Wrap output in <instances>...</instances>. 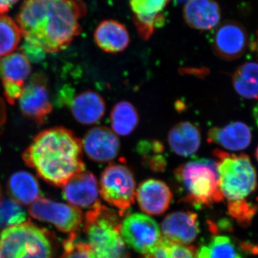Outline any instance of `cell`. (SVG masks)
<instances>
[{
  "label": "cell",
  "mask_w": 258,
  "mask_h": 258,
  "mask_svg": "<svg viewBox=\"0 0 258 258\" xmlns=\"http://www.w3.org/2000/svg\"><path fill=\"white\" fill-rule=\"evenodd\" d=\"M86 13L82 0H25L16 23L25 42L50 53L67 48L79 36Z\"/></svg>",
  "instance_id": "6da1fadb"
},
{
  "label": "cell",
  "mask_w": 258,
  "mask_h": 258,
  "mask_svg": "<svg viewBox=\"0 0 258 258\" xmlns=\"http://www.w3.org/2000/svg\"><path fill=\"white\" fill-rule=\"evenodd\" d=\"M23 159L42 179L56 186H63L85 170L82 142L64 127L37 134L23 152Z\"/></svg>",
  "instance_id": "7a4b0ae2"
},
{
  "label": "cell",
  "mask_w": 258,
  "mask_h": 258,
  "mask_svg": "<svg viewBox=\"0 0 258 258\" xmlns=\"http://www.w3.org/2000/svg\"><path fill=\"white\" fill-rule=\"evenodd\" d=\"M174 175L184 191V203L201 208L224 200L215 161L201 159L184 163L176 168Z\"/></svg>",
  "instance_id": "3957f363"
},
{
  "label": "cell",
  "mask_w": 258,
  "mask_h": 258,
  "mask_svg": "<svg viewBox=\"0 0 258 258\" xmlns=\"http://www.w3.org/2000/svg\"><path fill=\"white\" fill-rule=\"evenodd\" d=\"M114 210L97 203L87 212L83 230L96 258H128Z\"/></svg>",
  "instance_id": "277c9868"
},
{
  "label": "cell",
  "mask_w": 258,
  "mask_h": 258,
  "mask_svg": "<svg viewBox=\"0 0 258 258\" xmlns=\"http://www.w3.org/2000/svg\"><path fill=\"white\" fill-rule=\"evenodd\" d=\"M219 184L228 203L242 201L253 193L257 186V173L248 156L231 154L216 149Z\"/></svg>",
  "instance_id": "5b68a950"
},
{
  "label": "cell",
  "mask_w": 258,
  "mask_h": 258,
  "mask_svg": "<svg viewBox=\"0 0 258 258\" xmlns=\"http://www.w3.org/2000/svg\"><path fill=\"white\" fill-rule=\"evenodd\" d=\"M50 234L25 222L0 232V258H52Z\"/></svg>",
  "instance_id": "8992f818"
},
{
  "label": "cell",
  "mask_w": 258,
  "mask_h": 258,
  "mask_svg": "<svg viewBox=\"0 0 258 258\" xmlns=\"http://www.w3.org/2000/svg\"><path fill=\"white\" fill-rule=\"evenodd\" d=\"M102 198L119 211L120 216L135 203L136 181L125 164H112L103 171L100 179Z\"/></svg>",
  "instance_id": "52a82bcc"
},
{
  "label": "cell",
  "mask_w": 258,
  "mask_h": 258,
  "mask_svg": "<svg viewBox=\"0 0 258 258\" xmlns=\"http://www.w3.org/2000/svg\"><path fill=\"white\" fill-rule=\"evenodd\" d=\"M120 235L129 247L144 254L154 250L162 238L157 222L139 213L125 217L120 226Z\"/></svg>",
  "instance_id": "ba28073f"
},
{
  "label": "cell",
  "mask_w": 258,
  "mask_h": 258,
  "mask_svg": "<svg viewBox=\"0 0 258 258\" xmlns=\"http://www.w3.org/2000/svg\"><path fill=\"white\" fill-rule=\"evenodd\" d=\"M29 213L33 218L52 224L70 235L76 233L83 222V215L79 208L46 198L37 199L30 205Z\"/></svg>",
  "instance_id": "9c48e42d"
},
{
  "label": "cell",
  "mask_w": 258,
  "mask_h": 258,
  "mask_svg": "<svg viewBox=\"0 0 258 258\" xmlns=\"http://www.w3.org/2000/svg\"><path fill=\"white\" fill-rule=\"evenodd\" d=\"M46 83L44 75H34L19 98L20 111L37 124H42L52 110Z\"/></svg>",
  "instance_id": "30bf717a"
},
{
  "label": "cell",
  "mask_w": 258,
  "mask_h": 258,
  "mask_svg": "<svg viewBox=\"0 0 258 258\" xmlns=\"http://www.w3.org/2000/svg\"><path fill=\"white\" fill-rule=\"evenodd\" d=\"M248 45L247 30L235 21L219 25L212 38V49L220 58L234 60L243 55Z\"/></svg>",
  "instance_id": "8fae6325"
},
{
  "label": "cell",
  "mask_w": 258,
  "mask_h": 258,
  "mask_svg": "<svg viewBox=\"0 0 258 258\" xmlns=\"http://www.w3.org/2000/svg\"><path fill=\"white\" fill-rule=\"evenodd\" d=\"M170 0H130L133 21L139 37L149 40L165 22L164 11Z\"/></svg>",
  "instance_id": "7c38bea8"
},
{
  "label": "cell",
  "mask_w": 258,
  "mask_h": 258,
  "mask_svg": "<svg viewBox=\"0 0 258 258\" xmlns=\"http://www.w3.org/2000/svg\"><path fill=\"white\" fill-rule=\"evenodd\" d=\"M83 150L91 160L109 162L118 155L120 142L116 134L106 126L90 129L82 142Z\"/></svg>",
  "instance_id": "4fadbf2b"
},
{
  "label": "cell",
  "mask_w": 258,
  "mask_h": 258,
  "mask_svg": "<svg viewBox=\"0 0 258 258\" xmlns=\"http://www.w3.org/2000/svg\"><path fill=\"white\" fill-rule=\"evenodd\" d=\"M164 238L174 243L189 244L200 233L198 217L189 211L169 214L161 223Z\"/></svg>",
  "instance_id": "5bb4252c"
},
{
  "label": "cell",
  "mask_w": 258,
  "mask_h": 258,
  "mask_svg": "<svg viewBox=\"0 0 258 258\" xmlns=\"http://www.w3.org/2000/svg\"><path fill=\"white\" fill-rule=\"evenodd\" d=\"M98 196V182L91 171L76 174L63 186L64 200L77 208H92L100 203Z\"/></svg>",
  "instance_id": "9a60e30c"
},
{
  "label": "cell",
  "mask_w": 258,
  "mask_h": 258,
  "mask_svg": "<svg viewBox=\"0 0 258 258\" xmlns=\"http://www.w3.org/2000/svg\"><path fill=\"white\" fill-rule=\"evenodd\" d=\"M136 197L142 211L149 215H159L169 209L173 195L165 182L150 179L139 184Z\"/></svg>",
  "instance_id": "2e32d148"
},
{
  "label": "cell",
  "mask_w": 258,
  "mask_h": 258,
  "mask_svg": "<svg viewBox=\"0 0 258 258\" xmlns=\"http://www.w3.org/2000/svg\"><path fill=\"white\" fill-rule=\"evenodd\" d=\"M183 17L190 28L208 31L220 23L221 10L215 0H187L183 10Z\"/></svg>",
  "instance_id": "e0dca14e"
},
{
  "label": "cell",
  "mask_w": 258,
  "mask_h": 258,
  "mask_svg": "<svg viewBox=\"0 0 258 258\" xmlns=\"http://www.w3.org/2000/svg\"><path fill=\"white\" fill-rule=\"evenodd\" d=\"M252 133L247 124L232 122L222 127H213L209 131L208 142L230 151L244 150L249 147Z\"/></svg>",
  "instance_id": "ac0fdd59"
},
{
  "label": "cell",
  "mask_w": 258,
  "mask_h": 258,
  "mask_svg": "<svg viewBox=\"0 0 258 258\" xmlns=\"http://www.w3.org/2000/svg\"><path fill=\"white\" fill-rule=\"evenodd\" d=\"M93 37L99 48L112 54L123 52L130 42L127 28L115 20H105L98 24Z\"/></svg>",
  "instance_id": "d6986e66"
},
{
  "label": "cell",
  "mask_w": 258,
  "mask_h": 258,
  "mask_svg": "<svg viewBox=\"0 0 258 258\" xmlns=\"http://www.w3.org/2000/svg\"><path fill=\"white\" fill-rule=\"evenodd\" d=\"M31 71L30 60L22 52H13L0 58V79L3 88L23 89Z\"/></svg>",
  "instance_id": "ffe728a7"
},
{
  "label": "cell",
  "mask_w": 258,
  "mask_h": 258,
  "mask_svg": "<svg viewBox=\"0 0 258 258\" xmlns=\"http://www.w3.org/2000/svg\"><path fill=\"white\" fill-rule=\"evenodd\" d=\"M74 118L83 125L98 123L106 112V103L99 93L86 91L75 97L71 103Z\"/></svg>",
  "instance_id": "44dd1931"
},
{
  "label": "cell",
  "mask_w": 258,
  "mask_h": 258,
  "mask_svg": "<svg viewBox=\"0 0 258 258\" xmlns=\"http://www.w3.org/2000/svg\"><path fill=\"white\" fill-rule=\"evenodd\" d=\"M168 143L177 155L187 157L197 153L201 146L200 128L189 121H181L170 129Z\"/></svg>",
  "instance_id": "7402d4cb"
},
{
  "label": "cell",
  "mask_w": 258,
  "mask_h": 258,
  "mask_svg": "<svg viewBox=\"0 0 258 258\" xmlns=\"http://www.w3.org/2000/svg\"><path fill=\"white\" fill-rule=\"evenodd\" d=\"M8 191L12 198L18 203L32 205L40 198L38 181L28 171H17L8 180Z\"/></svg>",
  "instance_id": "603a6c76"
},
{
  "label": "cell",
  "mask_w": 258,
  "mask_h": 258,
  "mask_svg": "<svg viewBox=\"0 0 258 258\" xmlns=\"http://www.w3.org/2000/svg\"><path fill=\"white\" fill-rule=\"evenodd\" d=\"M232 84L242 98L257 99L258 62H244L239 66L232 75Z\"/></svg>",
  "instance_id": "cb8c5ba5"
},
{
  "label": "cell",
  "mask_w": 258,
  "mask_h": 258,
  "mask_svg": "<svg viewBox=\"0 0 258 258\" xmlns=\"http://www.w3.org/2000/svg\"><path fill=\"white\" fill-rule=\"evenodd\" d=\"M110 119L113 132L125 137L137 128L139 122V113L132 103L121 101L112 108Z\"/></svg>",
  "instance_id": "d4e9b609"
},
{
  "label": "cell",
  "mask_w": 258,
  "mask_h": 258,
  "mask_svg": "<svg viewBox=\"0 0 258 258\" xmlns=\"http://www.w3.org/2000/svg\"><path fill=\"white\" fill-rule=\"evenodd\" d=\"M198 258H243L240 249L230 237L225 235L214 237L198 252Z\"/></svg>",
  "instance_id": "484cf974"
},
{
  "label": "cell",
  "mask_w": 258,
  "mask_h": 258,
  "mask_svg": "<svg viewBox=\"0 0 258 258\" xmlns=\"http://www.w3.org/2000/svg\"><path fill=\"white\" fill-rule=\"evenodd\" d=\"M22 33L16 21L0 15V57L13 53L21 41Z\"/></svg>",
  "instance_id": "4316f807"
},
{
  "label": "cell",
  "mask_w": 258,
  "mask_h": 258,
  "mask_svg": "<svg viewBox=\"0 0 258 258\" xmlns=\"http://www.w3.org/2000/svg\"><path fill=\"white\" fill-rule=\"evenodd\" d=\"M26 222V213L13 199L0 201V227H10Z\"/></svg>",
  "instance_id": "83f0119b"
},
{
  "label": "cell",
  "mask_w": 258,
  "mask_h": 258,
  "mask_svg": "<svg viewBox=\"0 0 258 258\" xmlns=\"http://www.w3.org/2000/svg\"><path fill=\"white\" fill-rule=\"evenodd\" d=\"M70 235L64 242V252L60 258H96L88 242L76 240V233Z\"/></svg>",
  "instance_id": "f1b7e54d"
},
{
  "label": "cell",
  "mask_w": 258,
  "mask_h": 258,
  "mask_svg": "<svg viewBox=\"0 0 258 258\" xmlns=\"http://www.w3.org/2000/svg\"><path fill=\"white\" fill-rule=\"evenodd\" d=\"M258 210V205L249 203L247 200L228 203V211L240 225L250 224Z\"/></svg>",
  "instance_id": "f546056e"
},
{
  "label": "cell",
  "mask_w": 258,
  "mask_h": 258,
  "mask_svg": "<svg viewBox=\"0 0 258 258\" xmlns=\"http://www.w3.org/2000/svg\"><path fill=\"white\" fill-rule=\"evenodd\" d=\"M164 240L167 248L168 258H198V252L192 246L174 243L164 238Z\"/></svg>",
  "instance_id": "4dcf8cb0"
},
{
  "label": "cell",
  "mask_w": 258,
  "mask_h": 258,
  "mask_svg": "<svg viewBox=\"0 0 258 258\" xmlns=\"http://www.w3.org/2000/svg\"><path fill=\"white\" fill-rule=\"evenodd\" d=\"M21 52L28 57L29 60L35 62L41 61L45 55V52L42 49L34 46L25 41L21 47Z\"/></svg>",
  "instance_id": "1f68e13d"
},
{
  "label": "cell",
  "mask_w": 258,
  "mask_h": 258,
  "mask_svg": "<svg viewBox=\"0 0 258 258\" xmlns=\"http://www.w3.org/2000/svg\"><path fill=\"white\" fill-rule=\"evenodd\" d=\"M20 0H0V15H5Z\"/></svg>",
  "instance_id": "d6a6232c"
},
{
  "label": "cell",
  "mask_w": 258,
  "mask_h": 258,
  "mask_svg": "<svg viewBox=\"0 0 258 258\" xmlns=\"http://www.w3.org/2000/svg\"><path fill=\"white\" fill-rule=\"evenodd\" d=\"M6 118V111H5V105L4 101L0 98V125L4 123Z\"/></svg>",
  "instance_id": "836d02e7"
},
{
  "label": "cell",
  "mask_w": 258,
  "mask_h": 258,
  "mask_svg": "<svg viewBox=\"0 0 258 258\" xmlns=\"http://www.w3.org/2000/svg\"><path fill=\"white\" fill-rule=\"evenodd\" d=\"M253 117L254 120H255L256 124H257L258 127V103L254 106L253 109Z\"/></svg>",
  "instance_id": "e575fe53"
},
{
  "label": "cell",
  "mask_w": 258,
  "mask_h": 258,
  "mask_svg": "<svg viewBox=\"0 0 258 258\" xmlns=\"http://www.w3.org/2000/svg\"><path fill=\"white\" fill-rule=\"evenodd\" d=\"M253 46L254 50H255V52H257L258 55V31L257 32V35H256L255 40H254Z\"/></svg>",
  "instance_id": "d590c367"
},
{
  "label": "cell",
  "mask_w": 258,
  "mask_h": 258,
  "mask_svg": "<svg viewBox=\"0 0 258 258\" xmlns=\"http://www.w3.org/2000/svg\"><path fill=\"white\" fill-rule=\"evenodd\" d=\"M255 158H256V159H257V161L258 162V147H257V149H256V151H255Z\"/></svg>",
  "instance_id": "8d00e7d4"
},
{
  "label": "cell",
  "mask_w": 258,
  "mask_h": 258,
  "mask_svg": "<svg viewBox=\"0 0 258 258\" xmlns=\"http://www.w3.org/2000/svg\"><path fill=\"white\" fill-rule=\"evenodd\" d=\"M0 196H1V188H0Z\"/></svg>",
  "instance_id": "74e56055"
}]
</instances>
